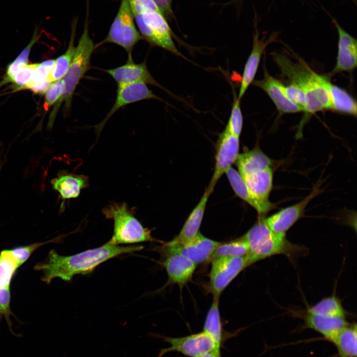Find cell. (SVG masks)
I'll use <instances>...</instances> for the list:
<instances>
[{
	"label": "cell",
	"instance_id": "1",
	"mask_svg": "<svg viewBox=\"0 0 357 357\" xmlns=\"http://www.w3.org/2000/svg\"><path fill=\"white\" fill-rule=\"evenodd\" d=\"M141 245L122 246L109 241L100 247L88 249L72 255H61L52 249L44 261L37 263L34 270L43 273L41 280L49 284L55 278L70 281L78 274H88L98 266L119 255L137 251Z\"/></svg>",
	"mask_w": 357,
	"mask_h": 357
},
{
	"label": "cell",
	"instance_id": "2",
	"mask_svg": "<svg viewBox=\"0 0 357 357\" xmlns=\"http://www.w3.org/2000/svg\"><path fill=\"white\" fill-rule=\"evenodd\" d=\"M272 57L282 75L305 93V115L299 127V130H301L303 124L309 116L317 112L331 110L328 90L329 77L317 74L300 58H297L298 61H294L286 55L277 53H273Z\"/></svg>",
	"mask_w": 357,
	"mask_h": 357
},
{
	"label": "cell",
	"instance_id": "3",
	"mask_svg": "<svg viewBox=\"0 0 357 357\" xmlns=\"http://www.w3.org/2000/svg\"><path fill=\"white\" fill-rule=\"evenodd\" d=\"M261 216L257 222L242 236L249 249L247 255L252 264L277 254L294 258L304 250L301 246L289 241L285 234L275 233Z\"/></svg>",
	"mask_w": 357,
	"mask_h": 357
},
{
	"label": "cell",
	"instance_id": "4",
	"mask_svg": "<svg viewBox=\"0 0 357 357\" xmlns=\"http://www.w3.org/2000/svg\"><path fill=\"white\" fill-rule=\"evenodd\" d=\"M88 4L87 8L86 18L82 34L75 47V52L69 68L62 78L63 90L59 100L55 104L50 116L48 127L51 128L54 123L56 115L62 103H64V109L67 111L70 108L74 91L90 66L92 54L95 49L92 40L89 34Z\"/></svg>",
	"mask_w": 357,
	"mask_h": 357
},
{
	"label": "cell",
	"instance_id": "5",
	"mask_svg": "<svg viewBox=\"0 0 357 357\" xmlns=\"http://www.w3.org/2000/svg\"><path fill=\"white\" fill-rule=\"evenodd\" d=\"M142 39L182 58L173 41L171 29L162 13L133 2H129Z\"/></svg>",
	"mask_w": 357,
	"mask_h": 357
},
{
	"label": "cell",
	"instance_id": "6",
	"mask_svg": "<svg viewBox=\"0 0 357 357\" xmlns=\"http://www.w3.org/2000/svg\"><path fill=\"white\" fill-rule=\"evenodd\" d=\"M102 212L106 218L114 221L113 235L109 241L111 243L133 244L154 240L151 231L143 227L125 203H111Z\"/></svg>",
	"mask_w": 357,
	"mask_h": 357
},
{
	"label": "cell",
	"instance_id": "7",
	"mask_svg": "<svg viewBox=\"0 0 357 357\" xmlns=\"http://www.w3.org/2000/svg\"><path fill=\"white\" fill-rule=\"evenodd\" d=\"M141 39L142 37L135 25L128 0H121L118 13L106 37L95 45V49L104 44H115L126 51L128 55V59H132L133 49Z\"/></svg>",
	"mask_w": 357,
	"mask_h": 357
},
{
	"label": "cell",
	"instance_id": "8",
	"mask_svg": "<svg viewBox=\"0 0 357 357\" xmlns=\"http://www.w3.org/2000/svg\"><path fill=\"white\" fill-rule=\"evenodd\" d=\"M211 262L209 290L217 298L240 272L252 264L247 255L220 257Z\"/></svg>",
	"mask_w": 357,
	"mask_h": 357
},
{
	"label": "cell",
	"instance_id": "9",
	"mask_svg": "<svg viewBox=\"0 0 357 357\" xmlns=\"http://www.w3.org/2000/svg\"><path fill=\"white\" fill-rule=\"evenodd\" d=\"M221 242L205 237L200 232L192 239L184 242H168L160 248L164 255L177 253L189 259L196 265L211 262L213 254Z\"/></svg>",
	"mask_w": 357,
	"mask_h": 357
},
{
	"label": "cell",
	"instance_id": "10",
	"mask_svg": "<svg viewBox=\"0 0 357 357\" xmlns=\"http://www.w3.org/2000/svg\"><path fill=\"white\" fill-rule=\"evenodd\" d=\"M239 137L224 129L219 135L214 172L206 188L211 193L222 176L236 163L239 155Z\"/></svg>",
	"mask_w": 357,
	"mask_h": 357
},
{
	"label": "cell",
	"instance_id": "11",
	"mask_svg": "<svg viewBox=\"0 0 357 357\" xmlns=\"http://www.w3.org/2000/svg\"><path fill=\"white\" fill-rule=\"evenodd\" d=\"M160 338L170 346L160 350L158 357L172 352H178L189 357H200L215 350L214 342L203 331L182 337L162 336Z\"/></svg>",
	"mask_w": 357,
	"mask_h": 357
},
{
	"label": "cell",
	"instance_id": "12",
	"mask_svg": "<svg viewBox=\"0 0 357 357\" xmlns=\"http://www.w3.org/2000/svg\"><path fill=\"white\" fill-rule=\"evenodd\" d=\"M154 99L162 101L155 95L144 82L118 84L115 103L104 119L96 126V132L98 134H100L108 119L121 107L141 100Z\"/></svg>",
	"mask_w": 357,
	"mask_h": 357
},
{
	"label": "cell",
	"instance_id": "13",
	"mask_svg": "<svg viewBox=\"0 0 357 357\" xmlns=\"http://www.w3.org/2000/svg\"><path fill=\"white\" fill-rule=\"evenodd\" d=\"M320 192L319 185L317 184L310 193L300 202L264 218L266 224L273 232L286 235V232L302 216L308 203Z\"/></svg>",
	"mask_w": 357,
	"mask_h": 357
},
{
	"label": "cell",
	"instance_id": "14",
	"mask_svg": "<svg viewBox=\"0 0 357 357\" xmlns=\"http://www.w3.org/2000/svg\"><path fill=\"white\" fill-rule=\"evenodd\" d=\"M252 84L267 94L279 114L283 115L303 112L299 106L288 98L285 93V85L280 81L271 76L265 66L264 67L263 78L254 80Z\"/></svg>",
	"mask_w": 357,
	"mask_h": 357
},
{
	"label": "cell",
	"instance_id": "15",
	"mask_svg": "<svg viewBox=\"0 0 357 357\" xmlns=\"http://www.w3.org/2000/svg\"><path fill=\"white\" fill-rule=\"evenodd\" d=\"M338 33V54L336 64L329 73V77L344 71H351L357 64V41L335 20H333Z\"/></svg>",
	"mask_w": 357,
	"mask_h": 357
},
{
	"label": "cell",
	"instance_id": "16",
	"mask_svg": "<svg viewBox=\"0 0 357 357\" xmlns=\"http://www.w3.org/2000/svg\"><path fill=\"white\" fill-rule=\"evenodd\" d=\"M275 34L266 39H260L257 31L253 35L252 50L245 62L241 76L238 98L241 100L249 85L252 83L257 72L262 55L267 46L276 40Z\"/></svg>",
	"mask_w": 357,
	"mask_h": 357
},
{
	"label": "cell",
	"instance_id": "17",
	"mask_svg": "<svg viewBox=\"0 0 357 357\" xmlns=\"http://www.w3.org/2000/svg\"><path fill=\"white\" fill-rule=\"evenodd\" d=\"M104 71L110 74L118 84L142 82L163 88L151 75L145 61L135 63L132 59H128L124 65Z\"/></svg>",
	"mask_w": 357,
	"mask_h": 357
},
{
	"label": "cell",
	"instance_id": "18",
	"mask_svg": "<svg viewBox=\"0 0 357 357\" xmlns=\"http://www.w3.org/2000/svg\"><path fill=\"white\" fill-rule=\"evenodd\" d=\"M165 256L162 265L166 269L170 283L182 287L190 280L197 266L195 263L177 253Z\"/></svg>",
	"mask_w": 357,
	"mask_h": 357
},
{
	"label": "cell",
	"instance_id": "19",
	"mask_svg": "<svg viewBox=\"0 0 357 357\" xmlns=\"http://www.w3.org/2000/svg\"><path fill=\"white\" fill-rule=\"evenodd\" d=\"M304 317L306 327L317 332L332 343L339 333L349 324L345 318L327 316L309 312Z\"/></svg>",
	"mask_w": 357,
	"mask_h": 357
},
{
	"label": "cell",
	"instance_id": "20",
	"mask_svg": "<svg viewBox=\"0 0 357 357\" xmlns=\"http://www.w3.org/2000/svg\"><path fill=\"white\" fill-rule=\"evenodd\" d=\"M88 178L83 175L62 172L52 180L53 188L62 200L61 207L66 199L77 197L81 190L88 186Z\"/></svg>",
	"mask_w": 357,
	"mask_h": 357
},
{
	"label": "cell",
	"instance_id": "21",
	"mask_svg": "<svg viewBox=\"0 0 357 357\" xmlns=\"http://www.w3.org/2000/svg\"><path fill=\"white\" fill-rule=\"evenodd\" d=\"M235 194L254 208L261 216L274 207L270 202H261L252 194L239 173L231 167L225 173Z\"/></svg>",
	"mask_w": 357,
	"mask_h": 357
},
{
	"label": "cell",
	"instance_id": "22",
	"mask_svg": "<svg viewBox=\"0 0 357 357\" xmlns=\"http://www.w3.org/2000/svg\"><path fill=\"white\" fill-rule=\"evenodd\" d=\"M211 193L206 189L198 203L185 221L179 233L171 241L172 243L188 241L198 233L203 219L208 198Z\"/></svg>",
	"mask_w": 357,
	"mask_h": 357
},
{
	"label": "cell",
	"instance_id": "23",
	"mask_svg": "<svg viewBox=\"0 0 357 357\" xmlns=\"http://www.w3.org/2000/svg\"><path fill=\"white\" fill-rule=\"evenodd\" d=\"M238 172L242 178L268 168H271L273 161L259 147L239 154L236 162Z\"/></svg>",
	"mask_w": 357,
	"mask_h": 357
},
{
	"label": "cell",
	"instance_id": "24",
	"mask_svg": "<svg viewBox=\"0 0 357 357\" xmlns=\"http://www.w3.org/2000/svg\"><path fill=\"white\" fill-rule=\"evenodd\" d=\"M250 191L258 200L270 202L269 195L273 185V172L271 168L242 178Z\"/></svg>",
	"mask_w": 357,
	"mask_h": 357
},
{
	"label": "cell",
	"instance_id": "25",
	"mask_svg": "<svg viewBox=\"0 0 357 357\" xmlns=\"http://www.w3.org/2000/svg\"><path fill=\"white\" fill-rule=\"evenodd\" d=\"M219 298L213 297V300L207 313L203 331L213 340L215 346L214 351L220 355V348L223 341L222 327L219 309Z\"/></svg>",
	"mask_w": 357,
	"mask_h": 357
},
{
	"label": "cell",
	"instance_id": "26",
	"mask_svg": "<svg viewBox=\"0 0 357 357\" xmlns=\"http://www.w3.org/2000/svg\"><path fill=\"white\" fill-rule=\"evenodd\" d=\"M331 110L354 116L357 115V103L345 90L332 84H328Z\"/></svg>",
	"mask_w": 357,
	"mask_h": 357
},
{
	"label": "cell",
	"instance_id": "27",
	"mask_svg": "<svg viewBox=\"0 0 357 357\" xmlns=\"http://www.w3.org/2000/svg\"><path fill=\"white\" fill-rule=\"evenodd\" d=\"M357 330L356 323L349 324L333 341L339 357H357Z\"/></svg>",
	"mask_w": 357,
	"mask_h": 357
},
{
	"label": "cell",
	"instance_id": "28",
	"mask_svg": "<svg viewBox=\"0 0 357 357\" xmlns=\"http://www.w3.org/2000/svg\"><path fill=\"white\" fill-rule=\"evenodd\" d=\"M77 20L73 19L71 23L70 38L68 48L64 53L55 60L54 68L49 76L52 82L62 79L66 74L73 58L75 47L74 39Z\"/></svg>",
	"mask_w": 357,
	"mask_h": 357
},
{
	"label": "cell",
	"instance_id": "29",
	"mask_svg": "<svg viewBox=\"0 0 357 357\" xmlns=\"http://www.w3.org/2000/svg\"><path fill=\"white\" fill-rule=\"evenodd\" d=\"M307 312L314 314L345 318L346 311L341 301L334 295L325 298L310 307Z\"/></svg>",
	"mask_w": 357,
	"mask_h": 357
},
{
	"label": "cell",
	"instance_id": "30",
	"mask_svg": "<svg viewBox=\"0 0 357 357\" xmlns=\"http://www.w3.org/2000/svg\"><path fill=\"white\" fill-rule=\"evenodd\" d=\"M249 252L248 245L241 238L226 242H221L216 248L211 261L214 259L223 256H245Z\"/></svg>",
	"mask_w": 357,
	"mask_h": 357
},
{
	"label": "cell",
	"instance_id": "31",
	"mask_svg": "<svg viewBox=\"0 0 357 357\" xmlns=\"http://www.w3.org/2000/svg\"><path fill=\"white\" fill-rule=\"evenodd\" d=\"M38 29L39 26L36 25L30 42L15 60L8 65L6 76L2 81L3 84L11 82L14 75L21 68L28 64V57L31 50L38 38Z\"/></svg>",
	"mask_w": 357,
	"mask_h": 357
},
{
	"label": "cell",
	"instance_id": "32",
	"mask_svg": "<svg viewBox=\"0 0 357 357\" xmlns=\"http://www.w3.org/2000/svg\"><path fill=\"white\" fill-rule=\"evenodd\" d=\"M19 267L7 249L0 252V288H10L12 278Z\"/></svg>",
	"mask_w": 357,
	"mask_h": 357
},
{
	"label": "cell",
	"instance_id": "33",
	"mask_svg": "<svg viewBox=\"0 0 357 357\" xmlns=\"http://www.w3.org/2000/svg\"><path fill=\"white\" fill-rule=\"evenodd\" d=\"M243 126V116L240 108V100L235 96L230 116L225 128L227 131L239 137Z\"/></svg>",
	"mask_w": 357,
	"mask_h": 357
},
{
	"label": "cell",
	"instance_id": "34",
	"mask_svg": "<svg viewBox=\"0 0 357 357\" xmlns=\"http://www.w3.org/2000/svg\"><path fill=\"white\" fill-rule=\"evenodd\" d=\"M57 238L49 241L36 242L27 245L15 246L7 250L12 257L16 261L19 267L23 265L31 255L39 247L47 243L55 241Z\"/></svg>",
	"mask_w": 357,
	"mask_h": 357
},
{
	"label": "cell",
	"instance_id": "35",
	"mask_svg": "<svg viewBox=\"0 0 357 357\" xmlns=\"http://www.w3.org/2000/svg\"><path fill=\"white\" fill-rule=\"evenodd\" d=\"M11 294L10 288H0V323L3 317L4 318L11 333L16 337H21L13 330V324L10 319L11 316L15 317L10 308Z\"/></svg>",
	"mask_w": 357,
	"mask_h": 357
},
{
	"label": "cell",
	"instance_id": "36",
	"mask_svg": "<svg viewBox=\"0 0 357 357\" xmlns=\"http://www.w3.org/2000/svg\"><path fill=\"white\" fill-rule=\"evenodd\" d=\"M37 63L27 64L21 68L13 77L11 81L16 90L25 89L30 83L33 70Z\"/></svg>",
	"mask_w": 357,
	"mask_h": 357
},
{
	"label": "cell",
	"instance_id": "37",
	"mask_svg": "<svg viewBox=\"0 0 357 357\" xmlns=\"http://www.w3.org/2000/svg\"><path fill=\"white\" fill-rule=\"evenodd\" d=\"M55 62V60H49L37 63L30 82L39 83L48 79L54 68Z\"/></svg>",
	"mask_w": 357,
	"mask_h": 357
},
{
	"label": "cell",
	"instance_id": "38",
	"mask_svg": "<svg viewBox=\"0 0 357 357\" xmlns=\"http://www.w3.org/2000/svg\"><path fill=\"white\" fill-rule=\"evenodd\" d=\"M63 90L62 79L52 82L45 92V105L47 109L55 104L60 99Z\"/></svg>",
	"mask_w": 357,
	"mask_h": 357
},
{
	"label": "cell",
	"instance_id": "39",
	"mask_svg": "<svg viewBox=\"0 0 357 357\" xmlns=\"http://www.w3.org/2000/svg\"><path fill=\"white\" fill-rule=\"evenodd\" d=\"M285 91L288 98L292 102L299 106L304 112L306 96L304 91L297 85L291 83L287 86H285Z\"/></svg>",
	"mask_w": 357,
	"mask_h": 357
},
{
	"label": "cell",
	"instance_id": "40",
	"mask_svg": "<svg viewBox=\"0 0 357 357\" xmlns=\"http://www.w3.org/2000/svg\"><path fill=\"white\" fill-rule=\"evenodd\" d=\"M52 82L49 77L46 80L39 83L30 82L25 88L31 90L35 94H45L49 86Z\"/></svg>",
	"mask_w": 357,
	"mask_h": 357
},
{
	"label": "cell",
	"instance_id": "41",
	"mask_svg": "<svg viewBox=\"0 0 357 357\" xmlns=\"http://www.w3.org/2000/svg\"><path fill=\"white\" fill-rule=\"evenodd\" d=\"M161 13L165 17L171 16L173 13L171 4L172 0H153Z\"/></svg>",
	"mask_w": 357,
	"mask_h": 357
},
{
	"label": "cell",
	"instance_id": "42",
	"mask_svg": "<svg viewBox=\"0 0 357 357\" xmlns=\"http://www.w3.org/2000/svg\"><path fill=\"white\" fill-rule=\"evenodd\" d=\"M200 357H221L220 355L216 354L214 351H211L204 354Z\"/></svg>",
	"mask_w": 357,
	"mask_h": 357
}]
</instances>
